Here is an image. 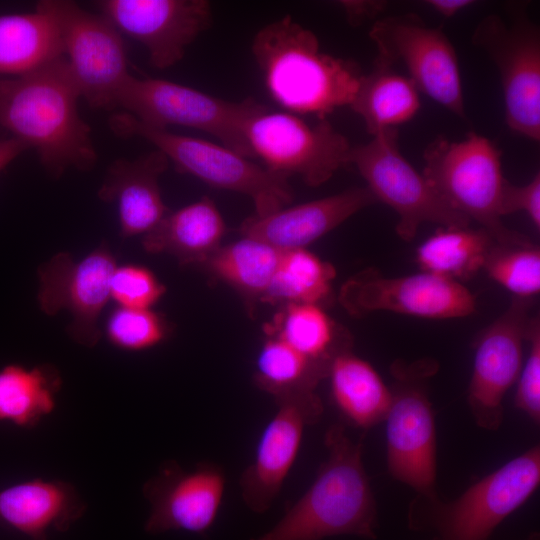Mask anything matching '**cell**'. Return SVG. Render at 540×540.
Wrapping results in <instances>:
<instances>
[{
	"label": "cell",
	"instance_id": "obj_13",
	"mask_svg": "<svg viewBox=\"0 0 540 540\" xmlns=\"http://www.w3.org/2000/svg\"><path fill=\"white\" fill-rule=\"evenodd\" d=\"M378 51L375 62H402L418 91L465 118L457 53L443 30L427 26L415 14L378 19L369 31Z\"/></svg>",
	"mask_w": 540,
	"mask_h": 540
},
{
	"label": "cell",
	"instance_id": "obj_26",
	"mask_svg": "<svg viewBox=\"0 0 540 540\" xmlns=\"http://www.w3.org/2000/svg\"><path fill=\"white\" fill-rule=\"evenodd\" d=\"M61 56L57 26L45 11L0 15V77L28 73Z\"/></svg>",
	"mask_w": 540,
	"mask_h": 540
},
{
	"label": "cell",
	"instance_id": "obj_31",
	"mask_svg": "<svg viewBox=\"0 0 540 540\" xmlns=\"http://www.w3.org/2000/svg\"><path fill=\"white\" fill-rule=\"evenodd\" d=\"M328 370V365L311 360L279 338L267 336L255 360L253 379L276 402L315 392Z\"/></svg>",
	"mask_w": 540,
	"mask_h": 540
},
{
	"label": "cell",
	"instance_id": "obj_32",
	"mask_svg": "<svg viewBox=\"0 0 540 540\" xmlns=\"http://www.w3.org/2000/svg\"><path fill=\"white\" fill-rule=\"evenodd\" d=\"M335 277V267L306 248L285 250L261 300L320 305L331 294Z\"/></svg>",
	"mask_w": 540,
	"mask_h": 540
},
{
	"label": "cell",
	"instance_id": "obj_34",
	"mask_svg": "<svg viewBox=\"0 0 540 540\" xmlns=\"http://www.w3.org/2000/svg\"><path fill=\"white\" fill-rule=\"evenodd\" d=\"M110 344L127 352H141L165 342L172 333L171 324L152 309L117 306L105 323Z\"/></svg>",
	"mask_w": 540,
	"mask_h": 540
},
{
	"label": "cell",
	"instance_id": "obj_3",
	"mask_svg": "<svg viewBox=\"0 0 540 540\" xmlns=\"http://www.w3.org/2000/svg\"><path fill=\"white\" fill-rule=\"evenodd\" d=\"M327 458L305 493L266 533L251 540H323L340 535L376 538V501L362 460L363 445L342 424L324 437Z\"/></svg>",
	"mask_w": 540,
	"mask_h": 540
},
{
	"label": "cell",
	"instance_id": "obj_16",
	"mask_svg": "<svg viewBox=\"0 0 540 540\" xmlns=\"http://www.w3.org/2000/svg\"><path fill=\"white\" fill-rule=\"evenodd\" d=\"M530 308V299L514 297L476 340L467 401L476 424L485 430L495 431L503 421L504 396L523 365Z\"/></svg>",
	"mask_w": 540,
	"mask_h": 540
},
{
	"label": "cell",
	"instance_id": "obj_11",
	"mask_svg": "<svg viewBox=\"0 0 540 540\" xmlns=\"http://www.w3.org/2000/svg\"><path fill=\"white\" fill-rule=\"evenodd\" d=\"M36 7L54 20L81 97L92 108H114L131 76L121 33L102 14L85 11L71 1L44 0Z\"/></svg>",
	"mask_w": 540,
	"mask_h": 540
},
{
	"label": "cell",
	"instance_id": "obj_9",
	"mask_svg": "<svg viewBox=\"0 0 540 540\" xmlns=\"http://www.w3.org/2000/svg\"><path fill=\"white\" fill-rule=\"evenodd\" d=\"M257 105L253 99L230 102L179 83L132 75L115 101V107L123 108L145 125L160 129L169 125L197 129L250 159L243 127Z\"/></svg>",
	"mask_w": 540,
	"mask_h": 540
},
{
	"label": "cell",
	"instance_id": "obj_15",
	"mask_svg": "<svg viewBox=\"0 0 540 540\" xmlns=\"http://www.w3.org/2000/svg\"><path fill=\"white\" fill-rule=\"evenodd\" d=\"M338 300L353 317L390 311L428 319L462 318L476 307L473 293L462 283L421 272L389 277L365 269L346 280Z\"/></svg>",
	"mask_w": 540,
	"mask_h": 540
},
{
	"label": "cell",
	"instance_id": "obj_19",
	"mask_svg": "<svg viewBox=\"0 0 540 540\" xmlns=\"http://www.w3.org/2000/svg\"><path fill=\"white\" fill-rule=\"evenodd\" d=\"M98 5L121 34L146 48L157 69L182 60L187 47L212 22L211 5L205 0H104Z\"/></svg>",
	"mask_w": 540,
	"mask_h": 540
},
{
	"label": "cell",
	"instance_id": "obj_6",
	"mask_svg": "<svg viewBox=\"0 0 540 540\" xmlns=\"http://www.w3.org/2000/svg\"><path fill=\"white\" fill-rule=\"evenodd\" d=\"M539 483L540 448L536 445L475 482L455 500H426V512L410 514L409 525L432 529V540H488Z\"/></svg>",
	"mask_w": 540,
	"mask_h": 540
},
{
	"label": "cell",
	"instance_id": "obj_33",
	"mask_svg": "<svg viewBox=\"0 0 540 540\" xmlns=\"http://www.w3.org/2000/svg\"><path fill=\"white\" fill-rule=\"evenodd\" d=\"M483 269L514 297L531 299L540 291V251L533 244L504 246L495 243Z\"/></svg>",
	"mask_w": 540,
	"mask_h": 540
},
{
	"label": "cell",
	"instance_id": "obj_8",
	"mask_svg": "<svg viewBox=\"0 0 540 540\" xmlns=\"http://www.w3.org/2000/svg\"><path fill=\"white\" fill-rule=\"evenodd\" d=\"M436 370L432 360L394 363L392 400L384 419L390 475L425 500L437 498L435 419L426 389V380Z\"/></svg>",
	"mask_w": 540,
	"mask_h": 540
},
{
	"label": "cell",
	"instance_id": "obj_29",
	"mask_svg": "<svg viewBox=\"0 0 540 540\" xmlns=\"http://www.w3.org/2000/svg\"><path fill=\"white\" fill-rule=\"evenodd\" d=\"M495 241L483 228L441 227L416 250V263L423 272L460 282L483 269Z\"/></svg>",
	"mask_w": 540,
	"mask_h": 540
},
{
	"label": "cell",
	"instance_id": "obj_37",
	"mask_svg": "<svg viewBox=\"0 0 540 540\" xmlns=\"http://www.w3.org/2000/svg\"><path fill=\"white\" fill-rule=\"evenodd\" d=\"M524 211L534 226L540 228V174L522 186H516L506 180L501 196V216Z\"/></svg>",
	"mask_w": 540,
	"mask_h": 540
},
{
	"label": "cell",
	"instance_id": "obj_18",
	"mask_svg": "<svg viewBox=\"0 0 540 540\" xmlns=\"http://www.w3.org/2000/svg\"><path fill=\"white\" fill-rule=\"evenodd\" d=\"M276 405L239 481L242 500L255 513H264L272 506L295 464L305 429L317 423L323 413L315 392L287 397Z\"/></svg>",
	"mask_w": 540,
	"mask_h": 540
},
{
	"label": "cell",
	"instance_id": "obj_30",
	"mask_svg": "<svg viewBox=\"0 0 540 540\" xmlns=\"http://www.w3.org/2000/svg\"><path fill=\"white\" fill-rule=\"evenodd\" d=\"M282 252L264 241L242 236L233 243L220 246L202 265L244 296L261 300Z\"/></svg>",
	"mask_w": 540,
	"mask_h": 540
},
{
	"label": "cell",
	"instance_id": "obj_27",
	"mask_svg": "<svg viewBox=\"0 0 540 540\" xmlns=\"http://www.w3.org/2000/svg\"><path fill=\"white\" fill-rule=\"evenodd\" d=\"M349 107L375 136L411 120L420 108L419 91L413 82L396 73L392 66L374 61L372 71L363 75Z\"/></svg>",
	"mask_w": 540,
	"mask_h": 540
},
{
	"label": "cell",
	"instance_id": "obj_5",
	"mask_svg": "<svg viewBox=\"0 0 540 540\" xmlns=\"http://www.w3.org/2000/svg\"><path fill=\"white\" fill-rule=\"evenodd\" d=\"M109 126L121 137H141L150 142L177 171L217 189L248 196L257 216L270 214L292 202L288 178L270 172L222 144L154 128L126 112L114 114Z\"/></svg>",
	"mask_w": 540,
	"mask_h": 540
},
{
	"label": "cell",
	"instance_id": "obj_20",
	"mask_svg": "<svg viewBox=\"0 0 540 540\" xmlns=\"http://www.w3.org/2000/svg\"><path fill=\"white\" fill-rule=\"evenodd\" d=\"M367 187L284 207L264 216L253 215L240 226V234L264 241L282 251L306 248L355 213L376 203Z\"/></svg>",
	"mask_w": 540,
	"mask_h": 540
},
{
	"label": "cell",
	"instance_id": "obj_24",
	"mask_svg": "<svg viewBox=\"0 0 540 540\" xmlns=\"http://www.w3.org/2000/svg\"><path fill=\"white\" fill-rule=\"evenodd\" d=\"M326 378L331 400L346 422L367 429L384 421L392 392L368 361L351 350L342 352L332 360Z\"/></svg>",
	"mask_w": 540,
	"mask_h": 540
},
{
	"label": "cell",
	"instance_id": "obj_41",
	"mask_svg": "<svg viewBox=\"0 0 540 540\" xmlns=\"http://www.w3.org/2000/svg\"><path fill=\"white\" fill-rule=\"evenodd\" d=\"M527 540H539V536L538 534H533Z\"/></svg>",
	"mask_w": 540,
	"mask_h": 540
},
{
	"label": "cell",
	"instance_id": "obj_21",
	"mask_svg": "<svg viewBox=\"0 0 540 540\" xmlns=\"http://www.w3.org/2000/svg\"><path fill=\"white\" fill-rule=\"evenodd\" d=\"M168 164V158L155 149L133 160L117 159L109 166L98 197L116 204L122 238L144 236L168 213L159 186Z\"/></svg>",
	"mask_w": 540,
	"mask_h": 540
},
{
	"label": "cell",
	"instance_id": "obj_39",
	"mask_svg": "<svg viewBox=\"0 0 540 540\" xmlns=\"http://www.w3.org/2000/svg\"><path fill=\"white\" fill-rule=\"evenodd\" d=\"M27 149L25 143L14 137L0 139V172Z\"/></svg>",
	"mask_w": 540,
	"mask_h": 540
},
{
	"label": "cell",
	"instance_id": "obj_17",
	"mask_svg": "<svg viewBox=\"0 0 540 540\" xmlns=\"http://www.w3.org/2000/svg\"><path fill=\"white\" fill-rule=\"evenodd\" d=\"M225 490V472L215 463L200 462L186 470L174 460L165 461L142 487L150 505L144 529L149 534H205L217 518Z\"/></svg>",
	"mask_w": 540,
	"mask_h": 540
},
{
	"label": "cell",
	"instance_id": "obj_12",
	"mask_svg": "<svg viewBox=\"0 0 540 540\" xmlns=\"http://www.w3.org/2000/svg\"><path fill=\"white\" fill-rule=\"evenodd\" d=\"M473 45L495 63L503 90L505 121L515 133L540 139V30L517 7L509 19L490 14L479 21Z\"/></svg>",
	"mask_w": 540,
	"mask_h": 540
},
{
	"label": "cell",
	"instance_id": "obj_38",
	"mask_svg": "<svg viewBox=\"0 0 540 540\" xmlns=\"http://www.w3.org/2000/svg\"><path fill=\"white\" fill-rule=\"evenodd\" d=\"M338 3L344 11L347 21L352 26H358L368 20L375 19L386 8V2L384 1L353 0Z\"/></svg>",
	"mask_w": 540,
	"mask_h": 540
},
{
	"label": "cell",
	"instance_id": "obj_25",
	"mask_svg": "<svg viewBox=\"0 0 540 540\" xmlns=\"http://www.w3.org/2000/svg\"><path fill=\"white\" fill-rule=\"evenodd\" d=\"M62 376L51 364L31 368L10 363L0 368V422L36 427L56 408Z\"/></svg>",
	"mask_w": 540,
	"mask_h": 540
},
{
	"label": "cell",
	"instance_id": "obj_36",
	"mask_svg": "<svg viewBox=\"0 0 540 540\" xmlns=\"http://www.w3.org/2000/svg\"><path fill=\"white\" fill-rule=\"evenodd\" d=\"M529 353L517 379L514 397L516 408L533 422H540V322L538 317L529 321L526 333Z\"/></svg>",
	"mask_w": 540,
	"mask_h": 540
},
{
	"label": "cell",
	"instance_id": "obj_1",
	"mask_svg": "<svg viewBox=\"0 0 540 540\" xmlns=\"http://www.w3.org/2000/svg\"><path fill=\"white\" fill-rule=\"evenodd\" d=\"M80 91L61 56L28 73L0 77V127L34 148L45 170L88 171L97 154L78 110Z\"/></svg>",
	"mask_w": 540,
	"mask_h": 540
},
{
	"label": "cell",
	"instance_id": "obj_10",
	"mask_svg": "<svg viewBox=\"0 0 540 540\" xmlns=\"http://www.w3.org/2000/svg\"><path fill=\"white\" fill-rule=\"evenodd\" d=\"M349 164L365 179L377 202L398 215L395 230L404 241H412L421 224L469 227L470 219L450 206L401 154L397 128L373 136L364 145L352 147Z\"/></svg>",
	"mask_w": 540,
	"mask_h": 540
},
{
	"label": "cell",
	"instance_id": "obj_14",
	"mask_svg": "<svg viewBox=\"0 0 540 540\" xmlns=\"http://www.w3.org/2000/svg\"><path fill=\"white\" fill-rule=\"evenodd\" d=\"M117 260L106 243L84 258L75 260L60 252L38 268L37 300L49 316L68 311L72 321L68 335L77 343L92 348L101 337L98 319L110 298V281Z\"/></svg>",
	"mask_w": 540,
	"mask_h": 540
},
{
	"label": "cell",
	"instance_id": "obj_40",
	"mask_svg": "<svg viewBox=\"0 0 540 540\" xmlns=\"http://www.w3.org/2000/svg\"><path fill=\"white\" fill-rule=\"evenodd\" d=\"M430 8L436 11L439 15L450 18L456 15L461 10L472 5L471 0H429L425 2Z\"/></svg>",
	"mask_w": 540,
	"mask_h": 540
},
{
	"label": "cell",
	"instance_id": "obj_23",
	"mask_svg": "<svg viewBox=\"0 0 540 540\" xmlns=\"http://www.w3.org/2000/svg\"><path fill=\"white\" fill-rule=\"evenodd\" d=\"M226 224L208 197L168 212L145 234L142 245L151 254L166 253L181 265L203 264L219 247Z\"/></svg>",
	"mask_w": 540,
	"mask_h": 540
},
{
	"label": "cell",
	"instance_id": "obj_22",
	"mask_svg": "<svg viewBox=\"0 0 540 540\" xmlns=\"http://www.w3.org/2000/svg\"><path fill=\"white\" fill-rule=\"evenodd\" d=\"M85 511L76 488L62 480L33 478L0 490V522L29 540L67 531Z\"/></svg>",
	"mask_w": 540,
	"mask_h": 540
},
{
	"label": "cell",
	"instance_id": "obj_28",
	"mask_svg": "<svg viewBox=\"0 0 540 540\" xmlns=\"http://www.w3.org/2000/svg\"><path fill=\"white\" fill-rule=\"evenodd\" d=\"M306 357L330 366L340 353L351 350L349 334L318 304H286L265 327Z\"/></svg>",
	"mask_w": 540,
	"mask_h": 540
},
{
	"label": "cell",
	"instance_id": "obj_7",
	"mask_svg": "<svg viewBox=\"0 0 540 540\" xmlns=\"http://www.w3.org/2000/svg\"><path fill=\"white\" fill-rule=\"evenodd\" d=\"M243 131L252 158L274 174L298 175L311 187L327 182L349 164L352 146L327 119L309 123L300 115L258 103Z\"/></svg>",
	"mask_w": 540,
	"mask_h": 540
},
{
	"label": "cell",
	"instance_id": "obj_35",
	"mask_svg": "<svg viewBox=\"0 0 540 540\" xmlns=\"http://www.w3.org/2000/svg\"><path fill=\"white\" fill-rule=\"evenodd\" d=\"M165 293V285L142 265H117L111 277L110 298L119 307L152 309Z\"/></svg>",
	"mask_w": 540,
	"mask_h": 540
},
{
	"label": "cell",
	"instance_id": "obj_2",
	"mask_svg": "<svg viewBox=\"0 0 540 540\" xmlns=\"http://www.w3.org/2000/svg\"><path fill=\"white\" fill-rule=\"evenodd\" d=\"M251 49L270 97L297 115L326 119L349 106L364 75L354 61L322 51L317 36L290 16L261 28Z\"/></svg>",
	"mask_w": 540,
	"mask_h": 540
},
{
	"label": "cell",
	"instance_id": "obj_4",
	"mask_svg": "<svg viewBox=\"0 0 540 540\" xmlns=\"http://www.w3.org/2000/svg\"><path fill=\"white\" fill-rule=\"evenodd\" d=\"M501 153L486 137L471 131L465 139L451 141L442 136L424 151L423 176L454 209L475 220L504 246H528L529 238L504 225L500 214L506 182Z\"/></svg>",
	"mask_w": 540,
	"mask_h": 540
}]
</instances>
